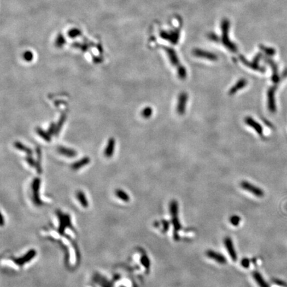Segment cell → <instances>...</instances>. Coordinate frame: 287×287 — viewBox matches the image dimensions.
I'll return each mask as SVG.
<instances>
[{"instance_id":"52a82bcc","label":"cell","mask_w":287,"mask_h":287,"mask_svg":"<svg viewBox=\"0 0 287 287\" xmlns=\"http://www.w3.org/2000/svg\"><path fill=\"white\" fill-rule=\"evenodd\" d=\"M206 255L209 258L214 260L215 261L219 264H226L227 263V259L221 253L216 252V251L208 250L206 251Z\"/></svg>"},{"instance_id":"4316f807","label":"cell","mask_w":287,"mask_h":287,"mask_svg":"<svg viewBox=\"0 0 287 287\" xmlns=\"http://www.w3.org/2000/svg\"><path fill=\"white\" fill-rule=\"evenodd\" d=\"M241 221V218L237 215H233L230 218V222L234 226H237Z\"/></svg>"},{"instance_id":"2e32d148","label":"cell","mask_w":287,"mask_h":287,"mask_svg":"<svg viewBox=\"0 0 287 287\" xmlns=\"http://www.w3.org/2000/svg\"><path fill=\"white\" fill-rule=\"evenodd\" d=\"M253 276L254 279L256 280L257 283L258 284L260 287H269L268 284L266 282V281L264 280L262 275H260L259 272L255 271L253 274Z\"/></svg>"},{"instance_id":"8fae6325","label":"cell","mask_w":287,"mask_h":287,"mask_svg":"<svg viewBox=\"0 0 287 287\" xmlns=\"http://www.w3.org/2000/svg\"><path fill=\"white\" fill-rule=\"evenodd\" d=\"M90 162V158L88 157V156H85V157H83V158L79 159V160L76 161L75 162H73V164H71V167L73 169V170L76 171L89 164Z\"/></svg>"},{"instance_id":"9a60e30c","label":"cell","mask_w":287,"mask_h":287,"mask_svg":"<svg viewBox=\"0 0 287 287\" xmlns=\"http://www.w3.org/2000/svg\"><path fill=\"white\" fill-rule=\"evenodd\" d=\"M14 146L16 149L18 150L24 152L26 153L27 155H31L33 154L32 150L30 148H29L27 147V146L24 145V144L21 143V142H19V141L14 142Z\"/></svg>"},{"instance_id":"44dd1931","label":"cell","mask_w":287,"mask_h":287,"mask_svg":"<svg viewBox=\"0 0 287 287\" xmlns=\"http://www.w3.org/2000/svg\"><path fill=\"white\" fill-rule=\"evenodd\" d=\"M246 84H247V81L245 80L242 79V80H241L239 81H238L237 83L235 84V85L232 88V89H231L230 94L235 93L238 90L242 89V88H243L244 87H245Z\"/></svg>"},{"instance_id":"6da1fadb","label":"cell","mask_w":287,"mask_h":287,"mask_svg":"<svg viewBox=\"0 0 287 287\" xmlns=\"http://www.w3.org/2000/svg\"><path fill=\"white\" fill-rule=\"evenodd\" d=\"M169 211L172 216V222L174 227V237L175 240H178V231L180 230L181 226L178 219V202L173 200L169 204Z\"/></svg>"},{"instance_id":"8992f818","label":"cell","mask_w":287,"mask_h":287,"mask_svg":"<svg viewBox=\"0 0 287 287\" xmlns=\"http://www.w3.org/2000/svg\"><path fill=\"white\" fill-rule=\"evenodd\" d=\"M224 244L228 253L229 254L231 259H232L234 262H235L237 259V255L232 240H231L230 237H226V239H224Z\"/></svg>"},{"instance_id":"30bf717a","label":"cell","mask_w":287,"mask_h":287,"mask_svg":"<svg viewBox=\"0 0 287 287\" xmlns=\"http://www.w3.org/2000/svg\"><path fill=\"white\" fill-rule=\"evenodd\" d=\"M76 199L81 205V207L85 209L89 207V201H88L86 194H84V192L83 190H78L76 192Z\"/></svg>"},{"instance_id":"f546056e","label":"cell","mask_w":287,"mask_h":287,"mask_svg":"<svg viewBox=\"0 0 287 287\" xmlns=\"http://www.w3.org/2000/svg\"><path fill=\"white\" fill-rule=\"evenodd\" d=\"M24 58L25 61L27 62H30L33 60V53H31V51H26L24 54Z\"/></svg>"},{"instance_id":"83f0119b","label":"cell","mask_w":287,"mask_h":287,"mask_svg":"<svg viewBox=\"0 0 287 287\" xmlns=\"http://www.w3.org/2000/svg\"><path fill=\"white\" fill-rule=\"evenodd\" d=\"M56 127H57V125H55L54 122L51 123V125H49V126L47 132L51 136L55 135V134H56Z\"/></svg>"},{"instance_id":"e0dca14e","label":"cell","mask_w":287,"mask_h":287,"mask_svg":"<svg viewBox=\"0 0 287 287\" xmlns=\"http://www.w3.org/2000/svg\"><path fill=\"white\" fill-rule=\"evenodd\" d=\"M245 120L247 125L252 126L254 129H255L256 131L259 135L263 134V129L261 128V126H260L258 123H257V122L254 121V120L251 118H247Z\"/></svg>"},{"instance_id":"d6986e66","label":"cell","mask_w":287,"mask_h":287,"mask_svg":"<svg viewBox=\"0 0 287 287\" xmlns=\"http://www.w3.org/2000/svg\"><path fill=\"white\" fill-rule=\"evenodd\" d=\"M36 154H37V166H36V170L38 174H41V150L39 147L36 148Z\"/></svg>"},{"instance_id":"7402d4cb","label":"cell","mask_w":287,"mask_h":287,"mask_svg":"<svg viewBox=\"0 0 287 287\" xmlns=\"http://www.w3.org/2000/svg\"><path fill=\"white\" fill-rule=\"evenodd\" d=\"M195 54L198 57H205V58H207L208 59H210V60H215V59H216V57H215L214 55L209 53H206V52H203V51H195Z\"/></svg>"},{"instance_id":"d6a6232c","label":"cell","mask_w":287,"mask_h":287,"mask_svg":"<svg viewBox=\"0 0 287 287\" xmlns=\"http://www.w3.org/2000/svg\"><path fill=\"white\" fill-rule=\"evenodd\" d=\"M274 282L276 283V285H279V286H285V287L287 286V284H286L285 282L282 281V280H280L275 279V280H274Z\"/></svg>"},{"instance_id":"7a4b0ae2","label":"cell","mask_w":287,"mask_h":287,"mask_svg":"<svg viewBox=\"0 0 287 287\" xmlns=\"http://www.w3.org/2000/svg\"><path fill=\"white\" fill-rule=\"evenodd\" d=\"M57 216L58 221V232L61 235H63L65 231L67 229L74 230L73 225H72L71 217L69 214L65 213L61 211L57 212Z\"/></svg>"},{"instance_id":"7c38bea8","label":"cell","mask_w":287,"mask_h":287,"mask_svg":"<svg viewBox=\"0 0 287 287\" xmlns=\"http://www.w3.org/2000/svg\"><path fill=\"white\" fill-rule=\"evenodd\" d=\"M115 194L116 198H118L120 201L125 202V203H128L130 200V197L128 194L126 193L122 189H116L115 191Z\"/></svg>"},{"instance_id":"5bb4252c","label":"cell","mask_w":287,"mask_h":287,"mask_svg":"<svg viewBox=\"0 0 287 287\" xmlns=\"http://www.w3.org/2000/svg\"><path fill=\"white\" fill-rule=\"evenodd\" d=\"M268 104L270 111L275 112L276 110L275 101V89L271 88L268 92Z\"/></svg>"},{"instance_id":"1f68e13d","label":"cell","mask_w":287,"mask_h":287,"mask_svg":"<svg viewBox=\"0 0 287 287\" xmlns=\"http://www.w3.org/2000/svg\"><path fill=\"white\" fill-rule=\"evenodd\" d=\"M263 49L265 51V52H266L267 54H269L270 55H275V49H271V48L264 47V48H263Z\"/></svg>"},{"instance_id":"4dcf8cb0","label":"cell","mask_w":287,"mask_h":287,"mask_svg":"<svg viewBox=\"0 0 287 287\" xmlns=\"http://www.w3.org/2000/svg\"><path fill=\"white\" fill-rule=\"evenodd\" d=\"M241 265H242L244 268H249L250 266V260L247 258L243 259L241 260Z\"/></svg>"},{"instance_id":"d4e9b609","label":"cell","mask_w":287,"mask_h":287,"mask_svg":"<svg viewBox=\"0 0 287 287\" xmlns=\"http://www.w3.org/2000/svg\"><path fill=\"white\" fill-rule=\"evenodd\" d=\"M140 261H141V263L143 265V266H144L146 269H148L150 268V260L148 259V257L146 255H143L141 259H140Z\"/></svg>"},{"instance_id":"277c9868","label":"cell","mask_w":287,"mask_h":287,"mask_svg":"<svg viewBox=\"0 0 287 287\" xmlns=\"http://www.w3.org/2000/svg\"><path fill=\"white\" fill-rule=\"evenodd\" d=\"M37 255V251L35 249H30L26 252L22 256H20L14 259V262L19 266H24L26 264L31 262Z\"/></svg>"},{"instance_id":"f1b7e54d","label":"cell","mask_w":287,"mask_h":287,"mask_svg":"<svg viewBox=\"0 0 287 287\" xmlns=\"http://www.w3.org/2000/svg\"><path fill=\"white\" fill-rule=\"evenodd\" d=\"M168 54L169 55V58H170L172 63L174 65H177L178 64V59L177 57H176V55L174 53H172L171 51H169Z\"/></svg>"},{"instance_id":"3957f363","label":"cell","mask_w":287,"mask_h":287,"mask_svg":"<svg viewBox=\"0 0 287 287\" xmlns=\"http://www.w3.org/2000/svg\"><path fill=\"white\" fill-rule=\"evenodd\" d=\"M41 182L39 178H35L33 179L31 184V198L33 203L37 206H41L43 204V201L40 197Z\"/></svg>"},{"instance_id":"ba28073f","label":"cell","mask_w":287,"mask_h":287,"mask_svg":"<svg viewBox=\"0 0 287 287\" xmlns=\"http://www.w3.org/2000/svg\"><path fill=\"white\" fill-rule=\"evenodd\" d=\"M57 152L62 156H64L67 158H74L76 157L77 155V152L73 148H67L65 146H60L57 147Z\"/></svg>"},{"instance_id":"4fadbf2b","label":"cell","mask_w":287,"mask_h":287,"mask_svg":"<svg viewBox=\"0 0 287 287\" xmlns=\"http://www.w3.org/2000/svg\"><path fill=\"white\" fill-rule=\"evenodd\" d=\"M188 96L186 94H181L179 98V102L178 105V112L179 115H182L184 113L185 109V104L187 103Z\"/></svg>"},{"instance_id":"5b68a950","label":"cell","mask_w":287,"mask_h":287,"mask_svg":"<svg viewBox=\"0 0 287 287\" xmlns=\"http://www.w3.org/2000/svg\"><path fill=\"white\" fill-rule=\"evenodd\" d=\"M241 187L244 190H246L249 193L252 194L253 195H255V196L258 197H261L264 195L263 191L260 189L259 188L255 186V185H253L252 184L249 183V182L244 181L241 182Z\"/></svg>"},{"instance_id":"9c48e42d","label":"cell","mask_w":287,"mask_h":287,"mask_svg":"<svg viewBox=\"0 0 287 287\" xmlns=\"http://www.w3.org/2000/svg\"><path fill=\"white\" fill-rule=\"evenodd\" d=\"M115 144H116V142L114 138H110L109 140V141H108V143H107V145L104 151V154L105 157L111 158L113 156L114 152H115Z\"/></svg>"},{"instance_id":"603a6c76","label":"cell","mask_w":287,"mask_h":287,"mask_svg":"<svg viewBox=\"0 0 287 287\" xmlns=\"http://www.w3.org/2000/svg\"><path fill=\"white\" fill-rule=\"evenodd\" d=\"M25 159L26 162H27L29 165V166H31V167L32 168H36V166H37V162H36L35 159L32 157L31 155H27L25 157Z\"/></svg>"},{"instance_id":"ac0fdd59","label":"cell","mask_w":287,"mask_h":287,"mask_svg":"<svg viewBox=\"0 0 287 287\" xmlns=\"http://www.w3.org/2000/svg\"><path fill=\"white\" fill-rule=\"evenodd\" d=\"M36 132H37V134L42 139H43L46 142H51V136L48 133V132L45 131L44 130L40 128V127H37V128H36Z\"/></svg>"},{"instance_id":"cb8c5ba5","label":"cell","mask_w":287,"mask_h":287,"mask_svg":"<svg viewBox=\"0 0 287 287\" xmlns=\"http://www.w3.org/2000/svg\"><path fill=\"white\" fill-rule=\"evenodd\" d=\"M141 115L143 116V118H148L152 115V109L150 107H146L144 109L142 110Z\"/></svg>"},{"instance_id":"ffe728a7","label":"cell","mask_w":287,"mask_h":287,"mask_svg":"<svg viewBox=\"0 0 287 287\" xmlns=\"http://www.w3.org/2000/svg\"><path fill=\"white\" fill-rule=\"evenodd\" d=\"M66 119H67L66 115H65V114H63V115L61 116L60 118H59V120H58V123L57 125L56 134H55V136H57L58 134H59L60 131L62 129V127H63L65 121H66Z\"/></svg>"},{"instance_id":"484cf974","label":"cell","mask_w":287,"mask_h":287,"mask_svg":"<svg viewBox=\"0 0 287 287\" xmlns=\"http://www.w3.org/2000/svg\"><path fill=\"white\" fill-rule=\"evenodd\" d=\"M98 282L101 287H112L111 284L107 280L106 282V279H103L102 277H98V282Z\"/></svg>"}]
</instances>
